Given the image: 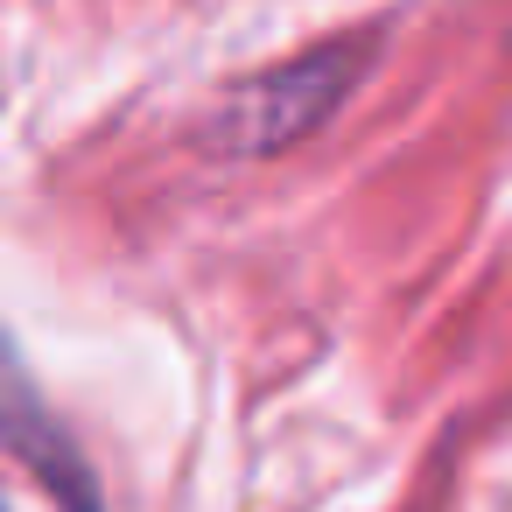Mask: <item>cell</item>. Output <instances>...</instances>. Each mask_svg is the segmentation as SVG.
<instances>
[{"label": "cell", "instance_id": "6da1fadb", "mask_svg": "<svg viewBox=\"0 0 512 512\" xmlns=\"http://www.w3.org/2000/svg\"><path fill=\"white\" fill-rule=\"evenodd\" d=\"M365 78V50L337 43V50H309L281 71H260L246 85H232L218 99V113L204 120V148L218 155H274L309 141L323 120H337V106L358 92Z\"/></svg>", "mask_w": 512, "mask_h": 512}]
</instances>
